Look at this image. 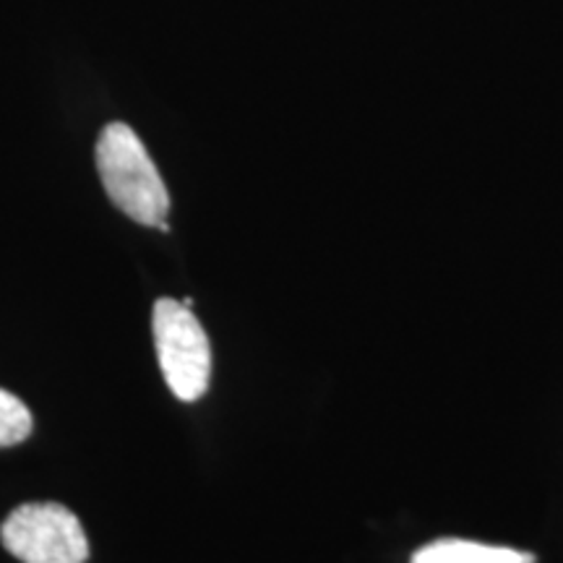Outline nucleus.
<instances>
[{
    "label": "nucleus",
    "instance_id": "f257e3e1",
    "mask_svg": "<svg viewBox=\"0 0 563 563\" xmlns=\"http://www.w3.org/2000/svg\"><path fill=\"white\" fill-rule=\"evenodd\" d=\"M97 170H100V180L110 201L125 217L146 228L170 230L167 224L170 196H167L165 180L131 125H104L97 141Z\"/></svg>",
    "mask_w": 563,
    "mask_h": 563
},
{
    "label": "nucleus",
    "instance_id": "f03ea898",
    "mask_svg": "<svg viewBox=\"0 0 563 563\" xmlns=\"http://www.w3.org/2000/svg\"><path fill=\"white\" fill-rule=\"evenodd\" d=\"M152 334L159 371L180 402H196L209 391V336L186 302L159 298L152 311Z\"/></svg>",
    "mask_w": 563,
    "mask_h": 563
},
{
    "label": "nucleus",
    "instance_id": "7ed1b4c3",
    "mask_svg": "<svg viewBox=\"0 0 563 563\" xmlns=\"http://www.w3.org/2000/svg\"><path fill=\"white\" fill-rule=\"evenodd\" d=\"M5 551L21 563H87L89 540L74 511L60 504H24L0 527Z\"/></svg>",
    "mask_w": 563,
    "mask_h": 563
},
{
    "label": "nucleus",
    "instance_id": "20e7f679",
    "mask_svg": "<svg viewBox=\"0 0 563 563\" xmlns=\"http://www.w3.org/2000/svg\"><path fill=\"white\" fill-rule=\"evenodd\" d=\"M412 563H534V555L504 545H485L475 543V540L443 538L415 551Z\"/></svg>",
    "mask_w": 563,
    "mask_h": 563
},
{
    "label": "nucleus",
    "instance_id": "39448f33",
    "mask_svg": "<svg viewBox=\"0 0 563 563\" xmlns=\"http://www.w3.org/2000/svg\"><path fill=\"white\" fill-rule=\"evenodd\" d=\"M34 418L16 394L0 389V449L16 446L32 435Z\"/></svg>",
    "mask_w": 563,
    "mask_h": 563
}]
</instances>
